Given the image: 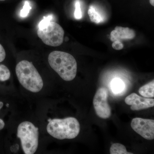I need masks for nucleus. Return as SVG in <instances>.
Returning <instances> with one entry per match:
<instances>
[{
  "label": "nucleus",
  "mask_w": 154,
  "mask_h": 154,
  "mask_svg": "<svg viewBox=\"0 0 154 154\" xmlns=\"http://www.w3.org/2000/svg\"><path fill=\"white\" fill-rule=\"evenodd\" d=\"M139 93L141 96L147 98H153L154 97V81L150 82L140 88Z\"/></svg>",
  "instance_id": "9d476101"
},
{
  "label": "nucleus",
  "mask_w": 154,
  "mask_h": 154,
  "mask_svg": "<svg viewBox=\"0 0 154 154\" xmlns=\"http://www.w3.org/2000/svg\"><path fill=\"white\" fill-rule=\"evenodd\" d=\"M31 8V7L29 3L27 2V1L25 2L24 5L23 6V9L21 11V17H26L28 15V14H29V11H30Z\"/></svg>",
  "instance_id": "2eb2a0df"
},
{
  "label": "nucleus",
  "mask_w": 154,
  "mask_h": 154,
  "mask_svg": "<svg viewBox=\"0 0 154 154\" xmlns=\"http://www.w3.org/2000/svg\"><path fill=\"white\" fill-rule=\"evenodd\" d=\"M88 14L91 21L96 24H99L104 21L102 16L96 11V9L93 6H90Z\"/></svg>",
  "instance_id": "f8f14e48"
},
{
  "label": "nucleus",
  "mask_w": 154,
  "mask_h": 154,
  "mask_svg": "<svg viewBox=\"0 0 154 154\" xmlns=\"http://www.w3.org/2000/svg\"><path fill=\"white\" fill-rule=\"evenodd\" d=\"M5 126V123L2 119H0V130L3 129Z\"/></svg>",
  "instance_id": "aec40b11"
},
{
  "label": "nucleus",
  "mask_w": 154,
  "mask_h": 154,
  "mask_svg": "<svg viewBox=\"0 0 154 154\" xmlns=\"http://www.w3.org/2000/svg\"><path fill=\"white\" fill-rule=\"evenodd\" d=\"M75 18L77 19H80L82 18V14L81 11V6L79 1H77L75 3Z\"/></svg>",
  "instance_id": "dca6fc26"
},
{
  "label": "nucleus",
  "mask_w": 154,
  "mask_h": 154,
  "mask_svg": "<svg viewBox=\"0 0 154 154\" xmlns=\"http://www.w3.org/2000/svg\"><path fill=\"white\" fill-rule=\"evenodd\" d=\"M111 154H133L127 151L126 148L123 145L119 143H113L110 148Z\"/></svg>",
  "instance_id": "ddd939ff"
},
{
  "label": "nucleus",
  "mask_w": 154,
  "mask_h": 154,
  "mask_svg": "<svg viewBox=\"0 0 154 154\" xmlns=\"http://www.w3.org/2000/svg\"><path fill=\"white\" fill-rule=\"evenodd\" d=\"M48 61L51 68L64 81H71L76 77L77 62L71 54L56 51L50 54Z\"/></svg>",
  "instance_id": "f257e3e1"
},
{
  "label": "nucleus",
  "mask_w": 154,
  "mask_h": 154,
  "mask_svg": "<svg viewBox=\"0 0 154 154\" xmlns=\"http://www.w3.org/2000/svg\"><path fill=\"white\" fill-rule=\"evenodd\" d=\"M47 131L50 135L57 139H72L79 134L80 125L74 117L54 119L50 120Z\"/></svg>",
  "instance_id": "7ed1b4c3"
},
{
  "label": "nucleus",
  "mask_w": 154,
  "mask_h": 154,
  "mask_svg": "<svg viewBox=\"0 0 154 154\" xmlns=\"http://www.w3.org/2000/svg\"><path fill=\"white\" fill-rule=\"evenodd\" d=\"M3 105H4V104L2 102H0V110L2 108Z\"/></svg>",
  "instance_id": "4be33fe9"
},
{
  "label": "nucleus",
  "mask_w": 154,
  "mask_h": 154,
  "mask_svg": "<svg viewBox=\"0 0 154 154\" xmlns=\"http://www.w3.org/2000/svg\"><path fill=\"white\" fill-rule=\"evenodd\" d=\"M19 149V145H16V148H15V145L12 146L11 147V150L13 152H17Z\"/></svg>",
  "instance_id": "6ab92c4d"
},
{
  "label": "nucleus",
  "mask_w": 154,
  "mask_h": 154,
  "mask_svg": "<svg viewBox=\"0 0 154 154\" xmlns=\"http://www.w3.org/2000/svg\"><path fill=\"white\" fill-rule=\"evenodd\" d=\"M16 72L19 82L26 90L38 93L42 89L43 80L32 63L26 60L21 61L16 66Z\"/></svg>",
  "instance_id": "f03ea898"
},
{
  "label": "nucleus",
  "mask_w": 154,
  "mask_h": 154,
  "mask_svg": "<svg viewBox=\"0 0 154 154\" xmlns=\"http://www.w3.org/2000/svg\"><path fill=\"white\" fill-rule=\"evenodd\" d=\"M5 1V0H0V2H1V1Z\"/></svg>",
  "instance_id": "5701e85b"
},
{
  "label": "nucleus",
  "mask_w": 154,
  "mask_h": 154,
  "mask_svg": "<svg viewBox=\"0 0 154 154\" xmlns=\"http://www.w3.org/2000/svg\"><path fill=\"white\" fill-rule=\"evenodd\" d=\"M108 92L106 88H101L96 92L93 100L94 109L100 118L106 119L111 115V107L107 102Z\"/></svg>",
  "instance_id": "423d86ee"
},
{
  "label": "nucleus",
  "mask_w": 154,
  "mask_h": 154,
  "mask_svg": "<svg viewBox=\"0 0 154 154\" xmlns=\"http://www.w3.org/2000/svg\"><path fill=\"white\" fill-rule=\"evenodd\" d=\"M131 128L138 134L148 140L154 139V120L141 118H134L131 124Z\"/></svg>",
  "instance_id": "0eeeda50"
},
{
  "label": "nucleus",
  "mask_w": 154,
  "mask_h": 154,
  "mask_svg": "<svg viewBox=\"0 0 154 154\" xmlns=\"http://www.w3.org/2000/svg\"><path fill=\"white\" fill-rule=\"evenodd\" d=\"M110 87L111 91L114 94H119L124 91L125 85L122 80L115 78L111 81Z\"/></svg>",
  "instance_id": "9b49d317"
},
{
  "label": "nucleus",
  "mask_w": 154,
  "mask_h": 154,
  "mask_svg": "<svg viewBox=\"0 0 154 154\" xmlns=\"http://www.w3.org/2000/svg\"><path fill=\"white\" fill-rule=\"evenodd\" d=\"M125 103L130 105L132 110H140L154 107V99L141 97L137 94L132 93L125 98Z\"/></svg>",
  "instance_id": "6e6552de"
},
{
  "label": "nucleus",
  "mask_w": 154,
  "mask_h": 154,
  "mask_svg": "<svg viewBox=\"0 0 154 154\" xmlns=\"http://www.w3.org/2000/svg\"><path fill=\"white\" fill-rule=\"evenodd\" d=\"M149 2L153 7L154 6V0H149Z\"/></svg>",
  "instance_id": "412c9836"
},
{
  "label": "nucleus",
  "mask_w": 154,
  "mask_h": 154,
  "mask_svg": "<svg viewBox=\"0 0 154 154\" xmlns=\"http://www.w3.org/2000/svg\"><path fill=\"white\" fill-rule=\"evenodd\" d=\"M52 18V15L44 17L38 24L37 33L45 44L56 47L63 42L64 31L60 25L51 21Z\"/></svg>",
  "instance_id": "20e7f679"
},
{
  "label": "nucleus",
  "mask_w": 154,
  "mask_h": 154,
  "mask_svg": "<svg viewBox=\"0 0 154 154\" xmlns=\"http://www.w3.org/2000/svg\"><path fill=\"white\" fill-rule=\"evenodd\" d=\"M6 57V52L2 45L0 44V63L2 62Z\"/></svg>",
  "instance_id": "a211bd4d"
},
{
  "label": "nucleus",
  "mask_w": 154,
  "mask_h": 154,
  "mask_svg": "<svg viewBox=\"0 0 154 154\" xmlns=\"http://www.w3.org/2000/svg\"><path fill=\"white\" fill-rule=\"evenodd\" d=\"M112 46L113 49L116 50H120L123 48L124 45L121 42L115 41L113 42L112 43Z\"/></svg>",
  "instance_id": "f3484780"
},
{
  "label": "nucleus",
  "mask_w": 154,
  "mask_h": 154,
  "mask_svg": "<svg viewBox=\"0 0 154 154\" xmlns=\"http://www.w3.org/2000/svg\"><path fill=\"white\" fill-rule=\"evenodd\" d=\"M136 36L135 31L128 28L116 26L110 33V40L112 42H121L122 40L133 39Z\"/></svg>",
  "instance_id": "1a4fd4ad"
},
{
  "label": "nucleus",
  "mask_w": 154,
  "mask_h": 154,
  "mask_svg": "<svg viewBox=\"0 0 154 154\" xmlns=\"http://www.w3.org/2000/svg\"><path fill=\"white\" fill-rule=\"evenodd\" d=\"M17 137L21 140L22 149L25 154H33L38 149V128L30 122L25 121L19 125Z\"/></svg>",
  "instance_id": "39448f33"
},
{
  "label": "nucleus",
  "mask_w": 154,
  "mask_h": 154,
  "mask_svg": "<svg viewBox=\"0 0 154 154\" xmlns=\"http://www.w3.org/2000/svg\"><path fill=\"white\" fill-rule=\"evenodd\" d=\"M11 77L10 70L5 65L0 64V81L5 82Z\"/></svg>",
  "instance_id": "4468645a"
}]
</instances>
